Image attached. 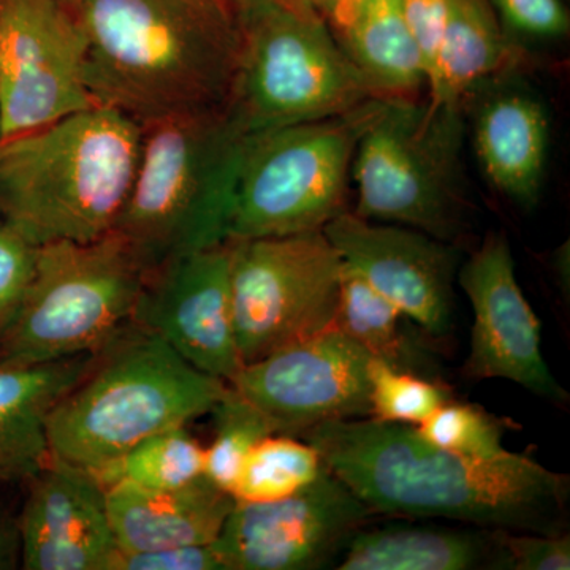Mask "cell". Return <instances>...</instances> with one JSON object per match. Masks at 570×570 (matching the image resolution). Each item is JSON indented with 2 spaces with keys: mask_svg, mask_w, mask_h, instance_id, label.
I'll list each match as a JSON object with an SVG mask.
<instances>
[{
  "mask_svg": "<svg viewBox=\"0 0 570 570\" xmlns=\"http://www.w3.org/2000/svg\"><path fill=\"white\" fill-rule=\"evenodd\" d=\"M302 438L376 515L564 532L568 475L523 453L469 459L431 444L415 426L373 417L321 423Z\"/></svg>",
  "mask_w": 570,
  "mask_h": 570,
  "instance_id": "1",
  "label": "cell"
},
{
  "mask_svg": "<svg viewBox=\"0 0 570 570\" xmlns=\"http://www.w3.org/2000/svg\"><path fill=\"white\" fill-rule=\"evenodd\" d=\"M75 11L97 105L141 126L227 108L242 24L223 0H81Z\"/></svg>",
  "mask_w": 570,
  "mask_h": 570,
  "instance_id": "2",
  "label": "cell"
},
{
  "mask_svg": "<svg viewBox=\"0 0 570 570\" xmlns=\"http://www.w3.org/2000/svg\"><path fill=\"white\" fill-rule=\"evenodd\" d=\"M141 124L92 105L0 141V219L33 246L115 230L140 156Z\"/></svg>",
  "mask_w": 570,
  "mask_h": 570,
  "instance_id": "3",
  "label": "cell"
},
{
  "mask_svg": "<svg viewBox=\"0 0 570 570\" xmlns=\"http://www.w3.org/2000/svg\"><path fill=\"white\" fill-rule=\"evenodd\" d=\"M227 389L132 322L52 409L51 459L97 475L145 439L209 414Z\"/></svg>",
  "mask_w": 570,
  "mask_h": 570,
  "instance_id": "4",
  "label": "cell"
},
{
  "mask_svg": "<svg viewBox=\"0 0 570 570\" xmlns=\"http://www.w3.org/2000/svg\"><path fill=\"white\" fill-rule=\"evenodd\" d=\"M246 142L227 108L142 124L137 171L115 232L148 272L227 242Z\"/></svg>",
  "mask_w": 570,
  "mask_h": 570,
  "instance_id": "5",
  "label": "cell"
},
{
  "mask_svg": "<svg viewBox=\"0 0 570 570\" xmlns=\"http://www.w3.org/2000/svg\"><path fill=\"white\" fill-rule=\"evenodd\" d=\"M464 107L379 97L352 160L363 219L404 225L442 242L463 235L468 216Z\"/></svg>",
  "mask_w": 570,
  "mask_h": 570,
  "instance_id": "6",
  "label": "cell"
},
{
  "mask_svg": "<svg viewBox=\"0 0 570 570\" xmlns=\"http://www.w3.org/2000/svg\"><path fill=\"white\" fill-rule=\"evenodd\" d=\"M148 268L118 232L94 242L37 246L28 291L0 362L18 365L96 354L132 324Z\"/></svg>",
  "mask_w": 570,
  "mask_h": 570,
  "instance_id": "7",
  "label": "cell"
},
{
  "mask_svg": "<svg viewBox=\"0 0 570 570\" xmlns=\"http://www.w3.org/2000/svg\"><path fill=\"white\" fill-rule=\"evenodd\" d=\"M239 24L227 110L247 135L335 118L379 97L318 14L276 0Z\"/></svg>",
  "mask_w": 570,
  "mask_h": 570,
  "instance_id": "8",
  "label": "cell"
},
{
  "mask_svg": "<svg viewBox=\"0 0 570 570\" xmlns=\"http://www.w3.org/2000/svg\"><path fill=\"white\" fill-rule=\"evenodd\" d=\"M377 99L335 118L247 135L228 239L324 232L351 212L352 160Z\"/></svg>",
  "mask_w": 570,
  "mask_h": 570,
  "instance_id": "9",
  "label": "cell"
},
{
  "mask_svg": "<svg viewBox=\"0 0 570 570\" xmlns=\"http://www.w3.org/2000/svg\"><path fill=\"white\" fill-rule=\"evenodd\" d=\"M228 243L243 366L335 326L343 258L324 232Z\"/></svg>",
  "mask_w": 570,
  "mask_h": 570,
  "instance_id": "10",
  "label": "cell"
},
{
  "mask_svg": "<svg viewBox=\"0 0 570 570\" xmlns=\"http://www.w3.org/2000/svg\"><path fill=\"white\" fill-rule=\"evenodd\" d=\"M88 39L62 0H0V141L96 105Z\"/></svg>",
  "mask_w": 570,
  "mask_h": 570,
  "instance_id": "11",
  "label": "cell"
},
{
  "mask_svg": "<svg viewBox=\"0 0 570 570\" xmlns=\"http://www.w3.org/2000/svg\"><path fill=\"white\" fill-rule=\"evenodd\" d=\"M376 513L328 468L292 497L235 502L213 547L224 570L335 568L356 531Z\"/></svg>",
  "mask_w": 570,
  "mask_h": 570,
  "instance_id": "12",
  "label": "cell"
},
{
  "mask_svg": "<svg viewBox=\"0 0 570 570\" xmlns=\"http://www.w3.org/2000/svg\"><path fill=\"white\" fill-rule=\"evenodd\" d=\"M370 360L333 326L247 363L228 385L261 409L276 433L302 436L321 423L370 417Z\"/></svg>",
  "mask_w": 570,
  "mask_h": 570,
  "instance_id": "13",
  "label": "cell"
},
{
  "mask_svg": "<svg viewBox=\"0 0 570 570\" xmlns=\"http://www.w3.org/2000/svg\"><path fill=\"white\" fill-rule=\"evenodd\" d=\"M132 322L224 382L243 367L232 298L230 243L165 262L146 275Z\"/></svg>",
  "mask_w": 570,
  "mask_h": 570,
  "instance_id": "14",
  "label": "cell"
},
{
  "mask_svg": "<svg viewBox=\"0 0 570 570\" xmlns=\"http://www.w3.org/2000/svg\"><path fill=\"white\" fill-rule=\"evenodd\" d=\"M456 277L474 314L464 366L468 376L504 379L551 403L564 404L568 393L543 358L540 321L517 281L508 238L487 236L460 265Z\"/></svg>",
  "mask_w": 570,
  "mask_h": 570,
  "instance_id": "15",
  "label": "cell"
},
{
  "mask_svg": "<svg viewBox=\"0 0 570 570\" xmlns=\"http://www.w3.org/2000/svg\"><path fill=\"white\" fill-rule=\"evenodd\" d=\"M344 264L431 337L452 328L459 247L404 225L374 223L352 212L324 228Z\"/></svg>",
  "mask_w": 570,
  "mask_h": 570,
  "instance_id": "16",
  "label": "cell"
},
{
  "mask_svg": "<svg viewBox=\"0 0 570 570\" xmlns=\"http://www.w3.org/2000/svg\"><path fill=\"white\" fill-rule=\"evenodd\" d=\"M28 483L17 520L21 568L105 570L116 540L102 483L55 459Z\"/></svg>",
  "mask_w": 570,
  "mask_h": 570,
  "instance_id": "17",
  "label": "cell"
},
{
  "mask_svg": "<svg viewBox=\"0 0 570 570\" xmlns=\"http://www.w3.org/2000/svg\"><path fill=\"white\" fill-rule=\"evenodd\" d=\"M472 102V142L483 175L513 204L539 202L550 149L546 107L527 86L505 73L480 82Z\"/></svg>",
  "mask_w": 570,
  "mask_h": 570,
  "instance_id": "18",
  "label": "cell"
},
{
  "mask_svg": "<svg viewBox=\"0 0 570 570\" xmlns=\"http://www.w3.org/2000/svg\"><path fill=\"white\" fill-rule=\"evenodd\" d=\"M105 490L116 547L126 551L209 546L235 505L232 494L205 475L175 490H145L124 482Z\"/></svg>",
  "mask_w": 570,
  "mask_h": 570,
  "instance_id": "19",
  "label": "cell"
},
{
  "mask_svg": "<svg viewBox=\"0 0 570 570\" xmlns=\"http://www.w3.org/2000/svg\"><path fill=\"white\" fill-rule=\"evenodd\" d=\"M94 354L37 365L0 362V485L28 482L51 460L48 419Z\"/></svg>",
  "mask_w": 570,
  "mask_h": 570,
  "instance_id": "20",
  "label": "cell"
},
{
  "mask_svg": "<svg viewBox=\"0 0 570 570\" xmlns=\"http://www.w3.org/2000/svg\"><path fill=\"white\" fill-rule=\"evenodd\" d=\"M335 569L504 570L501 530L371 521L348 540Z\"/></svg>",
  "mask_w": 570,
  "mask_h": 570,
  "instance_id": "21",
  "label": "cell"
},
{
  "mask_svg": "<svg viewBox=\"0 0 570 570\" xmlns=\"http://www.w3.org/2000/svg\"><path fill=\"white\" fill-rule=\"evenodd\" d=\"M325 21L379 97L412 99L428 85L400 0H337Z\"/></svg>",
  "mask_w": 570,
  "mask_h": 570,
  "instance_id": "22",
  "label": "cell"
},
{
  "mask_svg": "<svg viewBox=\"0 0 570 570\" xmlns=\"http://www.w3.org/2000/svg\"><path fill=\"white\" fill-rule=\"evenodd\" d=\"M519 52L489 0H448L444 31L428 81L431 102L464 107L480 82L508 73Z\"/></svg>",
  "mask_w": 570,
  "mask_h": 570,
  "instance_id": "23",
  "label": "cell"
},
{
  "mask_svg": "<svg viewBox=\"0 0 570 570\" xmlns=\"http://www.w3.org/2000/svg\"><path fill=\"white\" fill-rule=\"evenodd\" d=\"M335 326L371 358L441 382L436 356L423 337L430 335L344 262Z\"/></svg>",
  "mask_w": 570,
  "mask_h": 570,
  "instance_id": "24",
  "label": "cell"
},
{
  "mask_svg": "<svg viewBox=\"0 0 570 570\" xmlns=\"http://www.w3.org/2000/svg\"><path fill=\"white\" fill-rule=\"evenodd\" d=\"M204 475V445L186 426H175L145 439L94 478L105 489L124 482L145 490H175Z\"/></svg>",
  "mask_w": 570,
  "mask_h": 570,
  "instance_id": "25",
  "label": "cell"
},
{
  "mask_svg": "<svg viewBox=\"0 0 570 570\" xmlns=\"http://www.w3.org/2000/svg\"><path fill=\"white\" fill-rule=\"evenodd\" d=\"M325 469L313 444L291 434L273 433L250 450L230 494L235 502L279 501L305 489Z\"/></svg>",
  "mask_w": 570,
  "mask_h": 570,
  "instance_id": "26",
  "label": "cell"
},
{
  "mask_svg": "<svg viewBox=\"0 0 570 570\" xmlns=\"http://www.w3.org/2000/svg\"><path fill=\"white\" fill-rule=\"evenodd\" d=\"M209 414L214 434L212 444L205 448V478L230 493L250 450L276 430L264 412L232 385Z\"/></svg>",
  "mask_w": 570,
  "mask_h": 570,
  "instance_id": "27",
  "label": "cell"
},
{
  "mask_svg": "<svg viewBox=\"0 0 570 570\" xmlns=\"http://www.w3.org/2000/svg\"><path fill=\"white\" fill-rule=\"evenodd\" d=\"M370 417L417 426L452 400L448 385L434 379L395 370L376 358L367 365Z\"/></svg>",
  "mask_w": 570,
  "mask_h": 570,
  "instance_id": "28",
  "label": "cell"
},
{
  "mask_svg": "<svg viewBox=\"0 0 570 570\" xmlns=\"http://www.w3.org/2000/svg\"><path fill=\"white\" fill-rule=\"evenodd\" d=\"M415 428L431 444L469 459L493 460L509 452L501 423L474 404L450 400Z\"/></svg>",
  "mask_w": 570,
  "mask_h": 570,
  "instance_id": "29",
  "label": "cell"
},
{
  "mask_svg": "<svg viewBox=\"0 0 570 570\" xmlns=\"http://www.w3.org/2000/svg\"><path fill=\"white\" fill-rule=\"evenodd\" d=\"M37 246L0 219V341L20 309L36 265Z\"/></svg>",
  "mask_w": 570,
  "mask_h": 570,
  "instance_id": "30",
  "label": "cell"
},
{
  "mask_svg": "<svg viewBox=\"0 0 570 570\" xmlns=\"http://www.w3.org/2000/svg\"><path fill=\"white\" fill-rule=\"evenodd\" d=\"M504 570H569L568 534L501 530Z\"/></svg>",
  "mask_w": 570,
  "mask_h": 570,
  "instance_id": "31",
  "label": "cell"
},
{
  "mask_svg": "<svg viewBox=\"0 0 570 570\" xmlns=\"http://www.w3.org/2000/svg\"><path fill=\"white\" fill-rule=\"evenodd\" d=\"M510 32L553 39L569 31V13L561 0H489Z\"/></svg>",
  "mask_w": 570,
  "mask_h": 570,
  "instance_id": "32",
  "label": "cell"
},
{
  "mask_svg": "<svg viewBox=\"0 0 570 570\" xmlns=\"http://www.w3.org/2000/svg\"><path fill=\"white\" fill-rule=\"evenodd\" d=\"M105 570H224V566L213 543L154 551L116 547Z\"/></svg>",
  "mask_w": 570,
  "mask_h": 570,
  "instance_id": "33",
  "label": "cell"
},
{
  "mask_svg": "<svg viewBox=\"0 0 570 570\" xmlns=\"http://www.w3.org/2000/svg\"><path fill=\"white\" fill-rule=\"evenodd\" d=\"M412 36L417 41L430 81L444 31L448 0H400ZM428 86V85H426Z\"/></svg>",
  "mask_w": 570,
  "mask_h": 570,
  "instance_id": "34",
  "label": "cell"
},
{
  "mask_svg": "<svg viewBox=\"0 0 570 570\" xmlns=\"http://www.w3.org/2000/svg\"><path fill=\"white\" fill-rule=\"evenodd\" d=\"M18 557H20L18 521L11 519L0 504V570L14 568Z\"/></svg>",
  "mask_w": 570,
  "mask_h": 570,
  "instance_id": "35",
  "label": "cell"
},
{
  "mask_svg": "<svg viewBox=\"0 0 570 570\" xmlns=\"http://www.w3.org/2000/svg\"><path fill=\"white\" fill-rule=\"evenodd\" d=\"M223 2L228 9L234 11L238 20H242V18L247 17V14L264 9V7L276 2V0H223Z\"/></svg>",
  "mask_w": 570,
  "mask_h": 570,
  "instance_id": "36",
  "label": "cell"
},
{
  "mask_svg": "<svg viewBox=\"0 0 570 570\" xmlns=\"http://www.w3.org/2000/svg\"><path fill=\"white\" fill-rule=\"evenodd\" d=\"M277 2L283 3L288 9L303 11V13H314L324 18L325 0H277Z\"/></svg>",
  "mask_w": 570,
  "mask_h": 570,
  "instance_id": "37",
  "label": "cell"
},
{
  "mask_svg": "<svg viewBox=\"0 0 570 570\" xmlns=\"http://www.w3.org/2000/svg\"><path fill=\"white\" fill-rule=\"evenodd\" d=\"M337 0H325V7H324V18L326 20V17H328L330 11L333 10V7L336 6Z\"/></svg>",
  "mask_w": 570,
  "mask_h": 570,
  "instance_id": "38",
  "label": "cell"
},
{
  "mask_svg": "<svg viewBox=\"0 0 570 570\" xmlns=\"http://www.w3.org/2000/svg\"><path fill=\"white\" fill-rule=\"evenodd\" d=\"M63 3H67V6L70 7V9H77L78 6H80L81 0H62Z\"/></svg>",
  "mask_w": 570,
  "mask_h": 570,
  "instance_id": "39",
  "label": "cell"
}]
</instances>
